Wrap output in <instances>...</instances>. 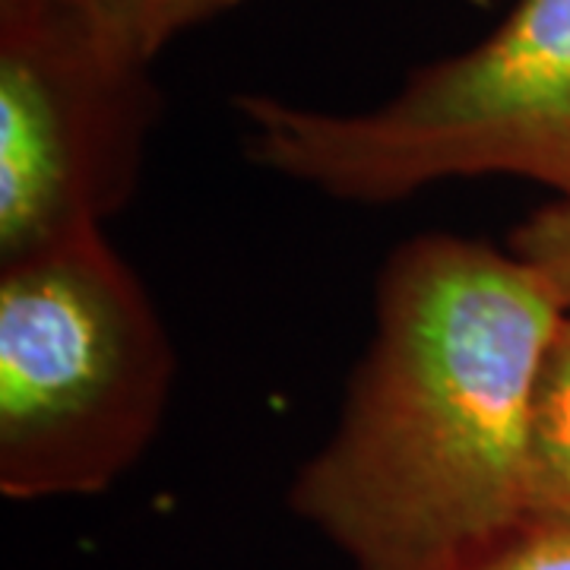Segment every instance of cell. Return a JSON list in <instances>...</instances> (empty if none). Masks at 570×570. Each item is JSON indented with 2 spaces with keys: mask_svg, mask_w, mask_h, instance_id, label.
<instances>
[{
  "mask_svg": "<svg viewBox=\"0 0 570 570\" xmlns=\"http://www.w3.org/2000/svg\"><path fill=\"white\" fill-rule=\"evenodd\" d=\"M568 314L513 250L431 232L387 257L340 419L288 510L352 570H463L527 523L530 419Z\"/></svg>",
  "mask_w": 570,
  "mask_h": 570,
  "instance_id": "obj_1",
  "label": "cell"
},
{
  "mask_svg": "<svg viewBox=\"0 0 570 570\" xmlns=\"http://www.w3.org/2000/svg\"><path fill=\"white\" fill-rule=\"evenodd\" d=\"M149 67L80 0H0V264L130 204L159 118Z\"/></svg>",
  "mask_w": 570,
  "mask_h": 570,
  "instance_id": "obj_4",
  "label": "cell"
},
{
  "mask_svg": "<svg viewBox=\"0 0 570 570\" xmlns=\"http://www.w3.org/2000/svg\"><path fill=\"white\" fill-rule=\"evenodd\" d=\"M242 0H80L115 41L142 61H156L181 32L219 17Z\"/></svg>",
  "mask_w": 570,
  "mask_h": 570,
  "instance_id": "obj_6",
  "label": "cell"
},
{
  "mask_svg": "<svg viewBox=\"0 0 570 570\" xmlns=\"http://www.w3.org/2000/svg\"><path fill=\"white\" fill-rule=\"evenodd\" d=\"M463 570H570V523H523Z\"/></svg>",
  "mask_w": 570,
  "mask_h": 570,
  "instance_id": "obj_8",
  "label": "cell"
},
{
  "mask_svg": "<svg viewBox=\"0 0 570 570\" xmlns=\"http://www.w3.org/2000/svg\"><path fill=\"white\" fill-rule=\"evenodd\" d=\"M510 250L546 276L570 311V200H551L513 228Z\"/></svg>",
  "mask_w": 570,
  "mask_h": 570,
  "instance_id": "obj_7",
  "label": "cell"
},
{
  "mask_svg": "<svg viewBox=\"0 0 570 570\" xmlns=\"http://www.w3.org/2000/svg\"><path fill=\"white\" fill-rule=\"evenodd\" d=\"M159 307L105 228L0 264V491L92 498L140 463L175 390Z\"/></svg>",
  "mask_w": 570,
  "mask_h": 570,
  "instance_id": "obj_3",
  "label": "cell"
},
{
  "mask_svg": "<svg viewBox=\"0 0 570 570\" xmlns=\"http://www.w3.org/2000/svg\"><path fill=\"white\" fill-rule=\"evenodd\" d=\"M245 149L340 204H400L456 178H523L570 200V0H513L489 36L384 102L330 111L242 96Z\"/></svg>",
  "mask_w": 570,
  "mask_h": 570,
  "instance_id": "obj_2",
  "label": "cell"
},
{
  "mask_svg": "<svg viewBox=\"0 0 570 570\" xmlns=\"http://www.w3.org/2000/svg\"><path fill=\"white\" fill-rule=\"evenodd\" d=\"M527 523H570V311L542 358L530 419Z\"/></svg>",
  "mask_w": 570,
  "mask_h": 570,
  "instance_id": "obj_5",
  "label": "cell"
}]
</instances>
